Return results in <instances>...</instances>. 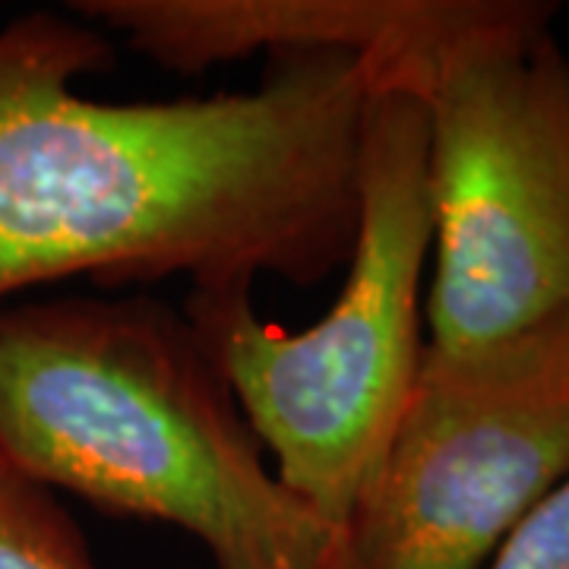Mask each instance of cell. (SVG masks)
I'll return each instance as SVG.
<instances>
[{"instance_id":"obj_1","label":"cell","mask_w":569,"mask_h":569,"mask_svg":"<svg viewBox=\"0 0 569 569\" xmlns=\"http://www.w3.org/2000/svg\"><path fill=\"white\" fill-rule=\"evenodd\" d=\"M108 32L36 10L0 26V307L63 279L323 282L358 234L370 63L288 54L257 89L96 102Z\"/></svg>"},{"instance_id":"obj_2","label":"cell","mask_w":569,"mask_h":569,"mask_svg":"<svg viewBox=\"0 0 569 569\" xmlns=\"http://www.w3.org/2000/svg\"><path fill=\"white\" fill-rule=\"evenodd\" d=\"M0 456L54 493L193 535L216 569H323L332 553L183 310L149 295L0 307Z\"/></svg>"},{"instance_id":"obj_3","label":"cell","mask_w":569,"mask_h":569,"mask_svg":"<svg viewBox=\"0 0 569 569\" xmlns=\"http://www.w3.org/2000/svg\"><path fill=\"white\" fill-rule=\"evenodd\" d=\"M358 234L346 284L320 323L257 317L253 282L190 284L183 317L222 370L282 488L332 535L373 485L421 370V279L433 247L427 111L373 89L358 162Z\"/></svg>"},{"instance_id":"obj_4","label":"cell","mask_w":569,"mask_h":569,"mask_svg":"<svg viewBox=\"0 0 569 569\" xmlns=\"http://www.w3.org/2000/svg\"><path fill=\"white\" fill-rule=\"evenodd\" d=\"M557 10L507 0L408 89L427 111V346L443 355L569 317V54L550 32Z\"/></svg>"},{"instance_id":"obj_5","label":"cell","mask_w":569,"mask_h":569,"mask_svg":"<svg viewBox=\"0 0 569 569\" xmlns=\"http://www.w3.org/2000/svg\"><path fill=\"white\" fill-rule=\"evenodd\" d=\"M569 475V317L421 370L323 569H481Z\"/></svg>"},{"instance_id":"obj_6","label":"cell","mask_w":569,"mask_h":569,"mask_svg":"<svg viewBox=\"0 0 569 569\" xmlns=\"http://www.w3.org/2000/svg\"><path fill=\"white\" fill-rule=\"evenodd\" d=\"M507 0H73L67 10L174 73L269 51L351 54L373 89H402L449 41L488 26Z\"/></svg>"},{"instance_id":"obj_7","label":"cell","mask_w":569,"mask_h":569,"mask_svg":"<svg viewBox=\"0 0 569 569\" xmlns=\"http://www.w3.org/2000/svg\"><path fill=\"white\" fill-rule=\"evenodd\" d=\"M0 569H99L58 493L0 456Z\"/></svg>"},{"instance_id":"obj_8","label":"cell","mask_w":569,"mask_h":569,"mask_svg":"<svg viewBox=\"0 0 569 569\" xmlns=\"http://www.w3.org/2000/svg\"><path fill=\"white\" fill-rule=\"evenodd\" d=\"M490 569H569V475L509 531Z\"/></svg>"}]
</instances>
